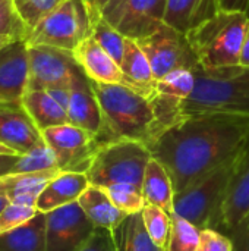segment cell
I'll use <instances>...</instances> for the list:
<instances>
[{"mask_svg": "<svg viewBox=\"0 0 249 251\" xmlns=\"http://www.w3.org/2000/svg\"><path fill=\"white\" fill-rule=\"evenodd\" d=\"M28 84V44L16 40L0 49V107L22 106Z\"/></svg>", "mask_w": 249, "mask_h": 251, "instance_id": "13", "label": "cell"}, {"mask_svg": "<svg viewBox=\"0 0 249 251\" xmlns=\"http://www.w3.org/2000/svg\"><path fill=\"white\" fill-rule=\"evenodd\" d=\"M112 0H84L85 7L88 10L90 15V21H91V26L95 21H98L100 18H103V12L107 7V4Z\"/></svg>", "mask_w": 249, "mask_h": 251, "instance_id": "39", "label": "cell"}, {"mask_svg": "<svg viewBox=\"0 0 249 251\" xmlns=\"http://www.w3.org/2000/svg\"><path fill=\"white\" fill-rule=\"evenodd\" d=\"M91 35V21L84 0H62L28 34V46H50L73 51Z\"/></svg>", "mask_w": 249, "mask_h": 251, "instance_id": "7", "label": "cell"}, {"mask_svg": "<svg viewBox=\"0 0 249 251\" xmlns=\"http://www.w3.org/2000/svg\"><path fill=\"white\" fill-rule=\"evenodd\" d=\"M249 212V140L242 149L238 166L219 215L217 231L229 234Z\"/></svg>", "mask_w": 249, "mask_h": 251, "instance_id": "15", "label": "cell"}, {"mask_svg": "<svg viewBox=\"0 0 249 251\" xmlns=\"http://www.w3.org/2000/svg\"><path fill=\"white\" fill-rule=\"evenodd\" d=\"M91 87L104 118V126L97 135L100 146L132 140L150 147L158 138L157 118L148 97L123 84L91 81Z\"/></svg>", "mask_w": 249, "mask_h": 251, "instance_id": "2", "label": "cell"}, {"mask_svg": "<svg viewBox=\"0 0 249 251\" xmlns=\"http://www.w3.org/2000/svg\"><path fill=\"white\" fill-rule=\"evenodd\" d=\"M219 9L225 12H248L249 0H217Z\"/></svg>", "mask_w": 249, "mask_h": 251, "instance_id": "41", "label": "cell"}, {"mask_svg": "<svg viewBox=\"0 0 249 251\" xmlns=\"http://www.w3.org/2000/svg\"><path fill=\"white\" fill-rule=\"evenodd\" d=\"M113 203L126 215L141 213L145 206V199L141 191L131 187H116L107 190Z\"/></svg>", "mask_w": 249, "mask_h": 251, "instance_id": "35", "label": "cell"}, {"mask_svg": "<svg viewBox=\"0 0 249 251\" xmlns=\"http://www.w3.org/2000/svg\"><path fill=\"white\" fill-rule=\"evenodd\" d=\"M7 203H9V200H7V199H4V197H0V210H1V209H3V207L7 204Z\"/></svg>", "mask_w": 249, "mask_h": 251, "instance_id": "47", "label": "cell"}, {"mask_svg": "<svg viewBox=\"0 0 249 251\" xmlns=\"http://www.w3.org/2000/svg\"><path fill=\"white\" fill-rule=\"evenodd\" d=\"M195 90L181 106V119L204 113L249 116V68L241 65L192 71Z\"/></svg>", "mask_w": 249, "mask_h": 251, "instance_id": "3", "label": "cell"}, {"mask_svg": "<svg viewBox=\"0 0 249 251\" xmlns=\"http://www.w3.org/2000/svg\"><path fill=\"white\" fill-rule=\"evenodd\" d=\"M112 232L116 251H167L150 238L141 213L128 215Z\"/></svg>", "mask_w": 249, "mask_h": 251, "instance_id": "27", "label": "cell"}, {"mask_svg": "<svg viewBox=\"0 0 249 251\" xmlns=\"http://www.w3.org/2000/svg\"><path fill=\"white\" fill-rule=\"evenodd\" d=\"M145 53L154 78L160 79L178 69L195 71L200 68L195 51L192 50L186 34L163 24L156 32L136 40Z\"/></svg>", "mask_w": 249, "mask_h": 251, "instance_id": "8", "label": "cell"}, {"mask_svg": "<svg viewBox=\"0 0 249 251\" xmlns=\"http://www.w3.org/2000/svg\"><path fill=\"white\" fill-rule=\"evenodd\" d=\"M126 1H128V0H112V1L107 4V7L104 9L103 18L107 19V21L113 25V22H114V19H116V15L119 13V10L122 9V6H123Z\"/></svg>", "mask_w": 249, "mask_h": 251, "instance_id": "42", "label": "cell"}, {"mask_svg": "<svg viewBox=\"0 0 249 251\" xmlns=\"http://www.w3.org/2000/svg\"><path fill=\"white\" fill-rule=\"evenodd\" d=\"M197 251H233V243L229 235L217 229L205 228L201 229Z\"/></svg>", "mask_w": 249, "mask_h": 251, "instance_id": "36", "label": "cell"}, {"mask_svg": "<svg viewBox=\"0 0 249 251\" xmlns=\"http://www.w3.org/2000/svg\"><path fill=\"white\" fill-rule=\"evenodd\" d=\"M38 213L35 206H23L16 203H7L0 210V234L13 231L26 222H29Z\"/></svg>", "mask_w": 249, "mask_h": 251, "instance_id": "34", "label": "cell"}, {"mask_svg": "<svg viewBox=\"0 0 249 251\" xmlns=\"http://www.w3.org/2000/svg\"><path fill=\"white\" fill-rule=\"evenodd\" d=\"M167 0H128L113 22L126 38L141 40L164 24Z\"/></svg>", "mask_w": 249, "mask_h": 251, "instance_id": "14", "label": "cell"}, {"mask_svg": "<svg viewBox=\"0 0 249 251\" xmlns=\"http://www.w3.org/2000/svg\"><path fill=\"white\" fill-rule=\"evenodd\" d=\"M142 221L150 238L161 249L167 250L170 229H172V213L164 209L145 203L142 212Z\"/></svg>", "mask_w": 249, "mask_h": 251, "instance_id": "28", "label": "cell"}, {"mask_svg": "<svg viewBox=\"0 0 249 251\" xmlns=\"http://www.w3.org/2000/svg\"><path fill=\"white\" fill-rule=\"evenodd\" d=\"M72 54L90 81L126 85L120 65L95 41L92 35L84 38Z\"/></svg>", "mask_w": 249, "mask_h": 251, "instance_id": "18", "label": "cell"}, {"mask_svg": "<svg viewBox=\"0 0 249 251\" xmlns=\"http://www.w3.org/2000/svg\"><path fill=\"white\" fill-rule=\"evenodd\" d=\"M151 157L150 149L139 141H113L100 147L85 175L91 185L104 190L131 187L142 193L144 175Z\"/></svg>", "mask_w": 249, "mask_h": 251, "instance_id": "6", "label": "cell"}, {"mask_svg": "<svg viewBox=\"0 0 249 251\" xmlns=\"http://www.w3.org/2000/svg\"><path fill=\"white\" fill-rule=\"evenodd\" d=\"M241 151L178 193L173 213L185 218L200 229H217L219 215L227 197Z\"/></svg>", "mask_w": 249, "mask_h": 251, "instance_id": "5", "label": "cell"}, {"mask_svg": "<svg viewBox=\"0 0 249 251\" xmlns=\"http://www.w3.org/2000/svg\"><path fill=\"white\" fill-rule=\"evenodd\" d=\"M62 0H13L16 10L28 34L45 18ZM28 38V37H26Z\"/></svg>", "mask_w": 249, "mask_h": 251, "instance_id": "32", "label": "cell"}, {"mask_svg": "<svg viewBox=\"0 0 249 251\" xmlns=\"http://www.w3.org/2000/svg\"><path fill=\"white\" fill-rule=\"evenodd\" d=\"M248 24V12L219 10L213 18L191 29L186 37L200 68L213 71L239 65Z\"/></svg>", "mask_w": 249, "mask_h": 251, "instance_id": "4", "label": "cell"}, {"mask_svg": "<svg viewBox=\"0 0 249 251\" xmlns=\"http://www.w3.org/2000/svg\"><path fill=\"white\" fill-rule=\"evenodd\" d=\"M45 91L68 112L69 101H70V88H68V87H56V88H50V90H45Z\"/></svg>", "mask_w": 249, "mask_h": 251, "instance_id": "40", "label": "cell"}, {"mask_svg": "<svg viewBox=\"0 0 249 251\" xmlns=\"http://www.w3.org/2000/svg\"><path fill=\"white\" fill-rule=\"evenodd\" d=\"M75 251H116L113 232L110 229L95 228L88 240Z\"/></svg>", "mask_w": 249, "mask_h": 251, "instance_id": "37", "label": "cell"}, {"mask_svg": "<svg viewBox=\"0 0 249 251\" xmlns=\"http://www.w3.org/2000/svg\"><path fill=\"white\" fill-rule=\"evenodd\" d=\"M0 154H13V156H16L18 153L15 150H12L10 147L4 146L3 143H0Z\"/></svg>", "mask_w": 249, "mask_h": 251, "instance_id": "45", "label": "cell"}, {"mask_svg": "<svg viewBox=\"0 0 249 251\" xmlns=\"http://www.w3.org/2000/svg\"><path fill=\"white\" fill-rule=\"evenodd\" d=\"M120 69L123 72L125 84L128 87L134 88L145 97L151 96L156 78L145 53L132 38H126L125 41V53L120 63Z\"/></svg>", "mask_w": 249, "mask_h": 251, "instance_id": "23", "label": "cell"}, {"mask_svg": "<svg viewBox=\"0 0 249 251\" xmlns=\"http://www.w3.org/2000/svg\"><path fill=\"white\" fill-rule=\"evenodd\" d=\"M195 84V75L189 69H178L156 79L153 93L148 99L156 112L160 135L182 121L181 106L192 96Z\"/></svg>", "mask_w": 249, "mask_h": 251, "instance_id": "11", "label": "cell"}, {"mask_svg": "<svg viewBox=\"0 0 249 251\" xmlns=\"http://www.w3.org/2000/svg\"><path fill=\"white\" fill-rule=\"evenodd\" d=\"M12 41H16V40H12V38H9V37H1V35H0V49H3L4 46H7V44L12 43Z\"/></svg>", "mask_w": 249, "mask_h": 251, "instance_id": "46", "label": "cell"}, {"mask_svg": "<svg viewBox=\"0 0 249 251\" xmlns=\"http://www.w3.org/2000/svg\"><path fill=\"white\" fill-rule=\"evenodd\" d=\"M201 229L185 218L172 213V229L167 251H197Z\"/></svg>", "mask_w": 249, "mask_h": 251, "instance_id": "29", "label": "cell"}, {"mask_svg": "<svg viewBox=\"0 0 249 251\" xmlns=\"http://www.w3.org/2000/svg\"><path fill=\"white\" fill-rule=\"evenodd\" d=\"M239 65L244 68H249V24L245 32V38H244V44H242V50H241V57H239Z\"/></svg>", "mask_w": 249, "mask_h": 251, "instance_id": "44", "label": "cell"}, {"mask_svg": "<svg viewBox=\"0 0 249 251\" xmlns=\"http://www.w3.org/2000/svg\"><path fill=\"white\" fill-rule=\"evenodd\" d=\"M50 169H59L57 160L53 150L44 141L43 144L32 149L31 151L21 154L10 174L40 172V171H50Z\"/></svg>", "mask_w": 249, "mask_h": 251, "instance_id": "31", "label": "cell"}, {"mask_svg": "<svg viewBox=\"0 0 249 251\" xmlns=\"http://www.w3.org/2000/svg\"><path fill=\"white\" fill-rule=\"evenodd\" d=\"M0 35L26 41L28 31L16 10L13 0H0Z\"/></svg>", "mask_w": 249, "mask_h": 251, "instance_id": "33", "label": "cell"}, {"mask_svg": "<svg viewBox=\"0 0 249 251\" xmlns=\"http://www.w3.org/2000/svg\"><path fill=\"white\" fill-rule=\"evenodd\" d=\"M249 140V116L204 113L182 119L148 149L181 193L235 154Z\"/></svg>", "mask_w": 249, "mask_h": 251, "instance_id": "1", "label": "cell"}, {"mask_svg": "<svg viewBox=\"0 0 249 251\" xmlns=\"http://www.w3.org/2000/svg\"><path fill=\"white\" fill-rule=\"evenodd\" d=\"M78 203L95 228L113 231L128 216L113 203L107 190L97 185L90 184Z\"/></svg>", "mask_w": 249, "mask_h": 251, "instance_id": "22", "label": "cell"}, {"mask_svg": "<svg viewBox=\"0 0 249 251\" xmlns=\"http://www.w3.org/2000/svg\"><path fill=\"white\" fill-rule=\"evenodd\" d=\"M88 185L90 181L85 174L60 172L38 196L37 210L41 213H48L54 209L75 203L79 200Z\"/></svg>", "mask_w": 249, "mask_h": 251, "instance_id": "20", "label": "cell"}, {"mask_svg": "<svg viewBox=\"0 0 249 251\" xmlns=\"http://www.w3.org/2000/svg\"><path fill=\"white\" fill-rule=\"evenodd\" d=\"M227 235L233 243V251H249V212Z\"/></svg>", "mask_w": 249, "mask_h": 251, "instance_id": "38", "label": "cell"}, {"mask_svg": "<svg viewBox=\"0 0 249 251\" xmlns=\"http://www.w3.org/2000/svg\"><path fill=\"white\" fill-rule=\"evenodd\" d=\"M0 143L25 154L43 144L44 138L23 106H13L0 107Z\"/></svg>", "mask_w": 249, "mask_h": 251, "instance_id": "17", "label": "cell"}, {"mask_svg": "<svg viewBox=\"0 0 249 251\" xmlns=\"http://www.w3.org/2000/svg\"><path fill=\"white\" fill-rule=\"evenodd\" d=\"M142 196L145 203L158 206L169 213H173L175 203V187L172 178L166 168L154 157L147 165L144 182H142Z\"/></svg>", "mask_w": 249, "mask_h": 251, "instance_id": "25", "label": "cell"}, {"mask_svg": "<svg viewBox=\"0 0 249 251\" xmlns=\"http://www.w3.org/2000/svg\"><path fill=\"white\" fill-rule=\"evenodd\" d=\"M95 231L79 203L45 213V251H75Z\"/></svg>", "mask_w": 249, "mask_h": 251, "instance_id": "12", "label": "cell"}, {"mask_svg": "<svg viewBox=\"0 0 249 251\" xmlns=\"http://www.w3.org/2000/svg\"><path fill=\"white\" fill-rule=\"evenodd\" d=\"M19 156L21 154H16V156H13V154H0V176L7 175V174L12 172V169H13L15 163L18 162Z\"/></svg>", "mask_w": 249, "mask_h": 251, "instance_id": "43", "label": "cell"}, {"mask_svg": "<svg viewBox=\"0 0 249 251\" xmlns=\"http://www.w3.org/2000/svg\"><path fill=\"white\" fill-rule=\"evenodd\" d=\"M0 251H45V213L38 212L25 225L0 234Z\"/></svg>", "mask_w": 249, "mask_h": 251, "instance_id": "26", "label": "cell"}, {"mask_svg": "<svg viewBox=\"0 0 249 251\" xmlns=\"http://www.w3.org/2000/svg\"><path fill=\"white\" fill-rule=\"evenodd\" d=\"M219 10L217 0H167L164 24L188 34Z\"/></svg>", "mask_w": 249, "mask_h": 251, "instance_id": "21", "label": "cell"}, {"mask_svg": "<svg viewBox=\"0 0 249 251\" xmlns=\"http://www.w3.org/2000/svg\"><path fill=\"white\" fill-rule=\"evenodd\" d=\"M28 90L70 88L76 74L81 71L72 51L50 46H28Z\"/></svg>", "mask_w": 249, "mask_h": 251, "instance_id": "10", "label": "cell"}, {"mask_svg": "<svg viewBox=\"0 0 249 251\" xmlns=\"http://www.w3.org/2000/svg\"><path fill=\"white\" fill-rule=\"evenodd\" d=\"M91 35L119 65L122 63L126 37L116 26H113L107 19L100 18L92 24Z\"/></svg>", "mask_w": 249, "mask_h": 251, "instance_id": "30", "label": "cell"}, {"mask_svg": "<svg viewBox=\"0 0 249 251\" xmlns=\"http://www.w3.org/2000/svg\"><path fill=\"white\" fill-rule=\"evenodd\" d=\"M43 138L53 150L62 172L87 174L101 147L95 135L69 122L44 129Z\"/></svg>", "mask_w": 249, "mask_h": 251, "instance_id": "9", "label": "cell"}, {"mask_svg": "<svg viewBox=\"0 0 249 251\" xmlns=\"http://www.w3.org/2000/svg\"><path fill=\"white\" fill-rule=\"evenodd\" d=\"M22 106L41 132L69 122L68 112L45 90H26Z\"/></svg>", "mask_w": 249, "mask_h": 251, "instance_id": "24", "label": "cell"}, {"mask_svg": "<svg viewBox=\"0 0 249 251\" xmlns=\"http://www.w3.org/2000/svg\"><path fill=\"white\" fill-rule=\"evenodd\" d=\"M60 172V169H50L3 175L0 176V197L7 199L10 203L37 207L38 196Z\"/></svg>", "mask_w": 249, "mask_h": 251, "instance_id": "19", "label": "cell"}, {"mask_svg": "<svg viewBox=\"0 0 249 251\" xmlns=\"http://www.w3.org/2000/svg\"><path fill=\"white\" fill-rule=\"evenodd\" d=\"M69 124L76 125L92 135H98L104 126L100 103L92 91L91 81L82 72L76 74L70 87V101L68 107Z\"/></svg>", "mask_w": 249, "mask_h": 251, "instance_id": "16", "label": "cell"}]
</instances>
